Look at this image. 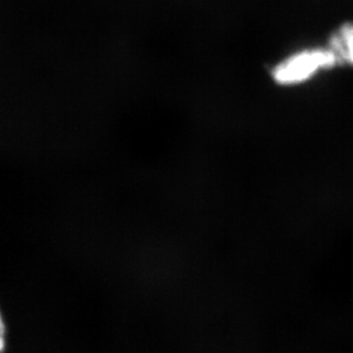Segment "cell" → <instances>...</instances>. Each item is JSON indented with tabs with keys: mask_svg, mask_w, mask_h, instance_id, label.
Wrapping results in <instances>:
<instances>
[{
	"mask_svg": "<svg viewBox=\"0 0 353 353\" xmlns=\"http://www.w3.org/2000/svg\"><path fill=\"white\" fill-rule=\"evenodd\" d=\"M340 63L330 46L307 47L290 53L274 64L271 77L279 86L303 85Z\"/></svg>",
	"mask_w": 353,
	"mask_h": 353,
	"instance_id": "6da1fadb",
	"label": "cell"
},
{
	"mask_svg": "<svg viewBox=\"0 0 353 353\" xmlns=\"http://www.w3.org/2000/svg\"><path fill=\"white\" fill-rule=\"evenodd\" d=\"M7 339H8V328L3 311L0 309V353L7 351Z\"/></svg>",
	"mask_w": 353,
	"mask_h": 353,
	"instance_id": "3957f363",
	"label": "cell"
},
{
	"mask_svg": "<svg viewBox=\"0 0 353 353\" xmlns=\"http://www.w3.org/2000/svg\"><path fill=\"white\" fill-rule=\"evenodd\" d=\"M330 47L336 54L340 63L353 65V22L341 28Z\"/></svg>",
	"mask_w": 353,
	"mask_h": 353,
	"instance_id": "7a4b0ae2",
	"label": "cell"
}]
</instances>
